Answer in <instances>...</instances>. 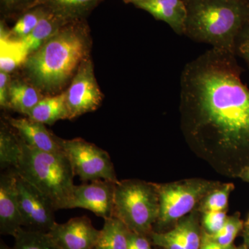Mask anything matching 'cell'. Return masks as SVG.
<instances>
[{
	"instance_id": "4316f807",
	"label": "cell",
	"mask_w": 249,
	"mask_h": 249,
	"mask_svg": "<svg viewBox=\"0 0 249 249\" xmlns=\"http://www.w3.org/2000/svg\"><path fill=\"white\" fill-rule=\"evenodd\" d=\"M152 245L162 249H186L175 229L165 232H152L149 235Z\"/></svg>"
},
{
	"instance_id": "cb8c5ba5",
	"label": "cell",
	"mask_w": 249,
	"mask_h": 249,
	"mask_svg": "<svg viewBox=\"0 0 249 249\" xmlns=\"http://www.w3.org/2000/svg\"><path fill=\"white\" fill-rule=\"evenodd\" d=\"M14 249H59L48 234L23 228L14 235Z\"/></svg>"
},
{
	"instance_id": "6da1fadb",
	"label": "cell",
	"mask_w": 249,
	"mask_h": 249,
	"mask_svg": "<svg viewBox=\"0 0 249 249\" xmlns=\"http://www.w3.org/2000/svg\"><path fill=\"white\" fill-rule=\"evenodd\" d=\"M236 55L211 48L180 78L181 127L192 150L219 173L237 177L249 165V88Z\"/></svg>"
},
{
	"instance_id": "7a4b0ae2",
	"label": "cell",
	"mask_w": 249,
	"mask_h": 249,
	"mask_svg": "<svg viewBox=\"0 0 249 249\" xmlns=\"http://www.w3.org/2000/svg\"><path fill=\"white\" fill-rule=\"evenodd\" d=\"M91 47L85 19L67 23L28 56L23 65L28 81L42 93H58L90 57Z\"/></svg>"
},
{
	"instance_id": "52a82bcc",
	"label": "cell",
	"mask_w": 249,
	"mask_h": 249,
	"mask_svg": "<svg viewBox=\"0 0 249 249\" xmlns=\"http://www.w3.org/2000/svg\"><path fill=\"white\" fill-rule=\"evenodd\" d=\"M62 144L75 175L82 181H119L114 164L106 150L81 138L62 139Z\"/></svg>"
},
{
	"instance_id": "e575fe53",
	"label": "cell",
	"mask_w": 249,
	"mask_h": 249,
	"mask_svg": "<svg viewBox=\"0 0 249 249\" xmlns=\"http://www.w3.org/2000/svg\"><path fill=\"white\" fill-rule=\"evenodd\" d=\"M237 178H242V180H244V181L249 183V165L244 167V168L240 170V173L237 175Z\"/></svg>"
},
{
	"instance_id": "8d00e7d4",
	"label": "cell",
	"mask_w": 249,
	"mask_h": 249,
	"mask_svg": "<svg viewBox=\"0 0 249 249\" xmlns=\"http://www.w3.org/2000/svg\"><path fill=\"white\" fill-rule=\"evenodd\" d=\"M124 1L125 3H131V4H134V3L141 1V0H124Z\"/></svg>"
},
{
	"instance_id": "5bb4252c",
	"label": "cell",
	"mask_w": 249,
	"mask_h": 249,
	"mask_svg": "<svg viewBox=\"0 0 249 249\" xmlns=\"http://www.w3.org/2000/svg\"><path fill=\"white\" fill-rule=\"evenodd\" d=\"M133 5L166 23L178 35H184L188 14L184 0H141Z\"/></svg>"
},
{
	"instance_id": "8fae6325",
	"label": "cell",
	"mask_w": 249,
	"mask_h": 249,
	"mask_svg": "<svg viewBox=\"0 0 249 249\" xmlns=\"http://www.w3.org/2000/svg\"><path fill=\"white\" fill-rule=\"evenodd\" d=\"M59 249H93L100 231L88 217H77L55 225L47 232Z\"/></svg>"
},
{
	"instance_id": "ab89813d",
	"label": "cell",
	"mask_w": 249,
	"mask_h": 249,
	"mask_svg": "<svg viewBox=\"0 0 249 249\" xmlns=\"http://www.w3.org/2000/svg\"></svg>"
},
{
	"instance_id": "30bf717a",
	"label": "cell",
	"mask_w": 249,
	"mask_h": 249,
	"mask_svg": "<svg viewBox=\"0 0 249 249\" xmlns=\"http://www.w3.org/2000/svg\"><path fill=\"white\" fill-rule=\"evenodd\" d=\"M116 184L112 181L96 180L75 186L68 209L88 210L104 219L113 217Z\"/></svg>"
},
{
	"instance_id": "277c9868",
	"label": "cell",
	"mask_w": 249,
	"mask_h": 249,
	"mask_svg": "<svg viewBox=\"0 0 249 249\" xmlns=\"http://www.w3.org/2000/svg\"><path fill=\"white\" fill-rule=\"evenodd\" d=\"M22 147L16 169L18 175L43 195L55 211L68 209L75 186V173L66 154L39 151L22 140Z\"/></svg>"
},
{
	"instance_id": "e0dca14e",
	"label": "cell",
	"mask_w": 249,
	"mask_h": 249,
	"mask_svg": "<svg viewBox=\"0 0 249 249\" xmlns=\"http://www.w3.org/2000/svg\"><path fill=\"white\" fill-rule=\"evenodd\" d=\"M68 22H67L63 18L47 10V12L34 31L25 38L20 40L28 56L40 48L57 31Z\"/></svg>"
},
{
	"instance_id": "d590c367",
	"label": "cell",
	"mask_w": 249,
	"mask_h": 249,
	"mask_svg": "<svg viewBox=\"0 0 249 249\" xmlns=\"http://www.w3.org/2000/svg\"><path fill=\"white\" fill-rule=\"evenodd\" d=\"M0 249H14L11 247H9L3 240H1L0 242Z\"/></svg>"
},
{
	"instance_id": "f1b7e54d",
	"label": "cell",
	"mask_w": 249,
	"mask_h": 249,
	"mask_svg": "<svg viewBox=\"0 0 249 249\" xmlns=\"http://www.w3.org/2000/svg\"><path fill=\"white\" fill-rule=\"evenodd\" d=\"M38 0H0L1 11L6 17L19 16L33 7Z\"/></svg>"
},
{
	"instance_id": "44dd1931",
	"label": "cell",
	"mask_w": 249,
	"mask_h": 249,
	"mask_svg": "<svg viewBox=\"0 0 249 249\" xmlns=\"http://www.w3.org/2000/svg\"><path fill=\"white\" fill-rule=\"evenodd\" d=\"M0 37V71L10 73L24 65L28 54L20 41L9 39L2 29Z\"/></svg>"
},
{
	"instance_id": "2e32d148",
	"label": "cell",
	"mask_w": 249,
	"mask_h": 249,
	"mask_svg": "<svg viewBox=\"0 0 249 249\" xmlns=\"http://www.w3.org/2000/svg\"><path fill=\"white\" fill-rule=\"evenodd\" d=\"M103 0H38L35 6H42L67 22L85 19ZM33 6V7H34Z\"/></svg>"
},
{
	"instance_id": "d6986e66",
	"label": "cell",
	"mask_w": 249,
	"mask_h": 249,
	"mask_svg": "<svg viewBox=\"0 0 249 249\" xmlns=\"http://www.w3.org/2000/svg\"><path fill=\"white\" fill-rule=\"evenodd\" d=\"M22 140L7 121H1L0 127V168L16 169L22 155Z\"/></svg>"
},
{
	"instance_id": "4dcf8cb0",
	"label": "cell",
	"mask_w": 249,
	"mask_h": 249,
	"mask_svg": "<svg viewBox=\"0 0 249 249\" xmlns=\"http://www.w3.org/2000/svg\"><path fill=\"white\" fill-rule=\"evenodd\" d=\"M152 242L148 235L137 232H129L128 249H153Z\"/></svg>"
},
{
	"instance_id": "9c48e42d",
	"label": "cell",
	"mask_w": 249,
	"mask_h": 249,
	"mask_svg": "<svg viewBox=\"0 0 249 249\" xmlns=\"http://www.w3.org/2000/svg\"><path fill=\"white\" fill-rule=\"evenodd\" d=\"M19 209L22 227L47 233L55 225V209L43 195L17 173Z\"/></svg>"
},
{
	"instance_id": "3957f363",
	"label": "cell",
	"mask_w": 249,
	"mask_h": 249,
	"mask_svg": "<svg viewBox=\"0 0 249 249\" xmlns=\"http://www.w3.org/2000/svg\"><path fill=\"white\" fill-rule=\"evenodd\" d=\"M187 19L184 35L212 48L235 54L236 38L249 22L247 0H184Z\"/></svg>"
},
{
	"instance_id": "f35d334b",
	"label": "cell",
	"mask_w": 249,
	"mask_h": 249,
	"mask_svg": "<svg viewBox=\"0 0 249 249\" xmlns=\"http://www.w3.org/2000/svg\"><path fill=\"white\" fill-rule=\"evenodd\" d=\"M247 1H248V3L249 4V0H247Z\"/></svg>"
},
{
	"instance_id": "83f0119b",
	"label": "cell",
	"mask_w": 249,
	"mask_h": 249,
	"mask_svg": "<svg viewBox=\"0 0 249 249\" xmlns=\"http://www.w3.org/2000/svg\"><path fill=\"white\" fill-rule=\"evenodd\" d=\"M227 217V211H208L202 213L201 229L209 235H214L222 229Z\"/></svg>"
},
{
	"instance_id": "7c38bea8",
	"label": "cell",
	"mask_w": 249,
	"mask_h": 249,
	"mask_svg": "<svg viewBox=\"0 0 249 249\" xmlns=\"http://www.w3.org/2000/svg\"><path fill=\"white\" fill-rule=\"evenodd\" d=\"M22 228L17 172L16 169L4 170L0 176V233L14 237Z\"/></svg>"
},
{
	"instance_id": "7402d4cb",
	"label": "cell",
	"mask_w": 249,
	"mask_h": 249,
	"mask_svg": "<svg viewBox=\"0 0 249 249\" xmlns=\"http://www.w3.org/2000/svg\"><path fill=\"white\" fill-rule=\"evenodd\" d=\"M47 12V9L44 6H34L19 14L14 27L10 30L5 29L2 22L1 23V29H2L9 39L17 41L22 40L34 31Z\"/></svg>"
},
{
	"instance_id": "9a60e30c",
	"label": "cell",
	"mask_w": 249,
	"mask_h": 249,
	"mask_svg": "<svg viewBox=\"0 0 249 249\" xmlns=\"http://www.w3.org/2000/svg\"><path fill=\"white\" fill-rule=\"evenodd\" d=\"M27 117L45 124H53L57 121L69 119L65 91L44 96Z\"/></svg>"
},
{
	"instance_id": "1f68e13d",
	"label": "cell",
	"mask_w": 249,
	"mask_h": 249,
	"mask_svg": "<svg viewBox=\"0 0 249 249\" xmlns=\"http://www.w3.org/2000/svg\"><path fill=\"white\" fill-rule=\"evenodd\" d=\"M9 73L0 71V106L9 109V88L11 84Z\"/></svg>"
},
{
	"instance_id": "74e56055",
	"label": "cell",
	"mask_w": 249,
	"mask_h": 249,
	"mask_svg": "<svg viewBox=\"0 0 249 249\" xmlns=\"http://www.w3.org/2000/svg\"><path fill=\"white\" fill-rule=\"evenodd\" d=\"M233 249H247V248H246V247L245 245H243V246H241V247H238V248H234Z\"/></svg>"
},
{
	"instance_id": "5b68a950",
	"label": "cell",
	"mask_w": 249,
	"mask_h": 249,
	"mask_svg": "<svg viewBox=\"0 0 249 249\" xmlns=\"http://www.w3.org/2000/svg\"><path fill=\"white\" fill-rule=\"evenodd\" d=\"M160 214V199L155 183L139 179L118 181L114 214L131 232L150 235Z\"/></svg>"
},
{
	"instance_id": "ba28073f",
	"label": "cell",
	"mask_w": 249,
	"mask_h": 249,
	"mask_svg": "<svg viewBox=\"0 0 249 249\" xmlns=\"http://www.w3.org/2000/svg\"><path fill=\"white\" fill-rule=\"evenodd\" d=\"M65 91L69 119L94 111L101 106L103 99L95 77L92 60L89 57L80 65L76 74Z\"/></svg>"
},
{
	"instance_id": "603a6c76",
	"label": "cell",
	"mask_w": 249,
	"mask_h": 249,
	"mask_svg": "<svg viewBox=\"0 0 249 249\" xmlns=\"http://www.w3.org/2000/svg\"><path fill=\"white\" fill-rule=\"evenodd\" d=\"M174 229L181 237L186 249H199L201 242L202 229L199 217L194 213L181 218Z\"/></svg>"
},
{
	"instance_id": "836d02e7",
	"label": "cell",
	"mask_w": 249,
	"mask_h": 249,
	"mask_svg": "<svg viewBox=\"0 0 249 249\" xmlns=\"http://www.w3.org/2000/svg\"><path fill=\"white\" fill-rule=\"evenodd\" d=\"M244 238H245V245L246 248L249 249V216L247 220L244 224L243 228Z\"/></svg>"
},
{
	"instance_id": "ffe728a7",
	"label": "cell",
	"mask_w": 249,
	"mask_h": 249,
	"mask_svg": "<svg viewBox=\"0 0 249 249\" xmlns=\"http://www.w3.org/2000/svg\"><path fill=\"white\" fill-rule=\"evenodd\" d=\"M97 242L93 249H128L130 231L115 217L104 219Z\"/></svg>"
},
{
	"instance_id": "d6a6232c",
	"label": "cell",
	"mask_w": 249,
	"mask_h": 249,
	"mask_svg": "<svg viewBox=\"0 0 249 249\" xmlns=\"http://www.w3.org/2000/svg\"><path fill=\"white\" fill-rule=\"evenodd\" d=\"M235 247H224L214 242L211 238L209 234L206 233L202 230L201 234V242L199 249H233Z\"/></svg>"
},
{
	"instance_id": "8992f818",
	"label": "cell",
	"mask_w": 249,
	"mask_h": 249,
	"mask_svg": "<svg viewBox=\"0 0 249 249\" xmlns=\"http://www.w3.org/2000/svg\"><path fill=\"white\" fill-rule=\"evenodd\" d=\"M221 184L201 178H190L166 183H155L160 199V214L153 231L165 232L191 213L210 192Z\"/></svg>"
},
{
	"instance_id": "d4e9b609",
	"label": "cell",
	"mask_w": 249,
	"mask_h": 249,
	"mask_svg": "<svg viewBox=\"0 0 249 249\" xmlns=\"http://www.w3.org/2000/svg\"><path fill=\"white\" fill-rule=\"evenodd\" d=\"M233 189L234 185L232 183H221L205 196L199 206V211L201 213L227 211L229 196Z\"/></svg>"
},
{
	"instance_id": "484cf974",
	"label": "cell",
	"mask_w": 249,
	"mask_h": 249,
	"mask_svg": "<svg viewBox=\"0 0 249 249\" xmlns=\"http://www.w3.org/2000/svg\"><path fill=\"white\" fill-rule=\"evenodd\" d=\"M244 224L245 223L240 219L239 214L228 216L227 221L222 229L214 235L209 236L214 242L224 247H233L234 240L243 230Z\"/></svg>"
},
{
	"instance_id": "4fadbf2b",
	"label": "cell",
	"mask_w": 249,
	"mask_h": 249,
	"mask_svg": "<svg viewBox=\"0 0 249 249\" xmlns=\"http://www.w3.org/2000/svg\"><path fill=\"white\" fill-rule=\"evenodd\" d=\"M6 121L29 147L45 152H64L62 139L51 132L45 124L29 118L6 117Z\"/></svg>"
},
{
	"instance_id": "f546056e",
	"label": "cell",
	"mask_w": 249,
	"mask_h": 249,
	"mask_svg": "<svg viewBox=\"0 0 249 249\" xmlns=\"http://www.w3.org/2000/svg\"><path fill=\"white\" fill-rule=\"evenodd\" d=\"M235 54L243 59L249 67V22L241 30L236 38Z\"/></svg>"
},
{
	"instance_id": "ac0fdd59",
	"label": "cell",
	"mask_w": 249,
	"mask_h": 249,
	"mask_svg": "<svg viewBox=\"0 0 249 249\" xmlns=\"http://www.w3.org/2000/svg\"><path fill=\"white\" fill-rule=\"evenodd\" d=\"M42 92L29 81L11 80L9 88V109L27 116L41 99Z\"/></svg>"
}]
</instances>
